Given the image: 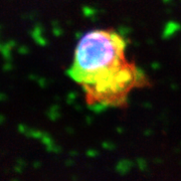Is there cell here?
<instances>
[{
	"label": "cell",
	"instance_id": "cell-1",
	"mask_svg": "<svg viewBox=\"0 0 181 181\" xmlns=\"http://www.w3.org/2000/svg\"><path fill=\"white\" fill-rule=\"evenodd\" d=\"M125 51V39L113 29H93L80 39L69 76L83 88L90 106L123 107L131 91L145 85Z\"/></svg>",
	"mask_w": 181,
	"mask_h": 181
}]
</instances>
